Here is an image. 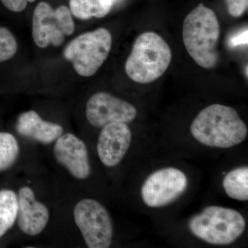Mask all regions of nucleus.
<instances>
[{
	"mask_svg": "<svg viewBox=\"0 0 248 248\" xmlns=\"http://www.w3.org/2000/svg\"><path fill=\"white\" fill-rule=\"evenodd\" d=\"M246 226L244 217L237 210L215 205L204 208L188 222L194 236L216 246L232 244L243 234Z\"/></svg>",
	"mask_w": 248,
	"mask_h": 248,
	"instance_id": "4",
	"label": "nucleus"
},
{
	"mask_svg": "<svg viewBox=\"0 0 248 248\" xmlns=\"http://www.w3.org/2000/svg\"><path fill=\"white\" fill-rule=\"evenodd\" d=\"M16 130L24 138L44 144L56 141L63 132L61 125L42 120L38 113L34 110L22 112L19 116Z\"/></svg>",
	"mask_w": 248,
	"mask_h": 248,
	"instance_id": "13",
	"label": "nucleus"
},
{
	"mask_svg": "<svg viewBox=\"0 0 248 248\" xmlns=\"http://www.w3.org/2000/svg\"><path fill=\"white\" fill-rule=\"evenodd\" d=\"M17 51V42L14 34L6 27H0V63L14 58Z\"/></svg>",
	"mask_w": 248,
	"mask_h": 248,
	"instance_id": "18",
	"label": "nucleus"
},
{
	"mask_svg": "<svg viewBox=\"0 0 248 248\" xmlns=\"http://www.w3.org/2000/svg\"><path fill=\"white\" fill-rule=\"evenodd\" d=\"M54 155L57 161L76 179L84 180L91 174L89 152L82 140L71 133L56 140Z\"/></svg>",
	"mask_w": 248,
	"mask_h": 248,
	"instance_id": "10",
	"label": "nucleus"
},
{
	"mask_svg": "<svg viewBox=\"0 0 248 248\" xmlns=\"http://www.w3.org/2000/svg\"><path fill=\"white\" fill-rule=\"evenodd\" d=\"M183 42L189 55L198 66L213 69L218 64L220 24L216 14L199 4L184 19Z\"/></svg>",
	"mask_w": 248,
	"mask_h": 248,
	"instance_id": "2",
	"label": "nucleus"
},
{
	"mask_svg": "<svg viewBox=\"0 0 248 248\" xmlns=\"http://www.w3.org/2000/svg\"><path fill=\"white\" fill-rule=\"evenodd\" d=\"M228 14L232 17H241L247 11L248 0H225Z\"/></svg>",
	"mask_w": 248,
	"mask_h": 248,
	"instance_id": "19",
	"label": "nucleus"
},
{
	"mask_svg": "<svg viewBox=\"0 0 248 248\" xmlns=\"http://www.w3.org/2000/svg\"><path fill=\"white\" fill-rule=\"evenodd\" d=\"M170 47L161 35L148 31L139 35L125 63L130 79L139 84L154 82L166 73L172 61Z\"/></svg>",
	"mask_w": 248,
	"mask_h": 248,
	"instance_id": "3",
	"label": "nucleus"
},
{
	"mask_svg": "<svg viewBox=\"0 0 248 248\" xmlns=\"http://www.w3.org/2000/svg\"><path fill=\"white\" fill-rule=\"evenodd\" d=\"M18 226L29 236H36L45 230L50 217L48 208L36 200L33 190L28 186L21 187L17 196Z\"/></svg>",
	"mask_w": 248,
	"mask_h": 248,
	"instance_id": "12",
	"label": "nucleus"
},
{
	"mask_svg": "<svg viewBox=\"0 0 248 248\" xmlns=\"http://www.w3.org/2000/svg\"><path fill=\"white\" fill-rule=\"evenodd\" d=\"M190 133L204 146L229 148L244 142L248 130L234 108L215 104L199 112L191 124Z\"/></svg>",
	"mask_w": 248,
	"mask_h": 248,
	"instance_id": "1",
	"label": "nucleus"
},
{
	"mask_svg": "<svg viewBox=\"0 0 248 248\" xmlns=\"http://www.w3.org/2000/svg\"><path fill=\"white\" fill-rule=\"evenodd\" d=\"M75 31V22L70 9L66 6L53 9L48 3L42 1L36 6L32 16V35L41 48L50 45L60 46L66 36Z\"/></svg>",
	"mask_w": 248,
	"mask_h": 248,
	"instance_id": "6",
	"label": "nucleus"
},
{
	"mask_svg": "<svg viewBox=\"0 0 248 248\" xmlns=\"http://www.w3.org/2000/svg\"><path fill=\"white\" fill-rule=\"evenodd\" d=\"M112 45L110 31L99 28L77 36L66 46L63 55L79 76L90 78L97 73L107 60Z\"/></svg>",
	"mask_w": 248,
	"mask_h": 248,
	"instance_id": "5",
	"label": "nucleus"
},
{
	"mask_svg": "<svg viewBox=\"0 0 248 248\" xmlns=\"http://www.w3.org/2000/svg\"><path fill=\"white\" fill-rule=\"evenodd\" d=\"M86 115L91 125L101 128L115 122L130 123L136 119L138 110L133 104L110 93L99 92L88 100Z\"/></svg>",
	"mask_w": 248,
	"mask_h": 248,
	"instance_id": "9",
	"label": "nucleus"
},
{
	"mask_svg": "<svg viewBox=\"0 0 248 248\" xmlns=\"http://www.w3.org/2000/svg\"><path fill=\"white\" fill-rule=\"evenodd\" d=\"M117 0H70L71 14L78 19L103 18L110 12Z\"/></svg>",
	"mask_w": 248,
	"mask_h": 248,
	"instance_id": "14",
	"label": "nucleus"
},
{
	"mask_svg": "<svg viewBox=\"0 0 248 248\" xmlns=\"http://www.w3.org/2000/svg\"><path fill=\"white\" fill-rule=\"evenodd\" d=\"M132 142L130 127L115 122L103 127L98 138L97 150L99 159L107 167H115L126 155Z\"/></svg>",
	"mask_w": 248,
	"mask_h": 248,
	"instance_id": "11",
	"label": "nucleus"
},
{
	"mask_svg": "<svg viewBox=\"0 0 248 248\" xmlns=\"http://www.w3.org/2000/svg\"><path fill=\"white\" fill-rule=\"evenodd\" d=\"M18 201L16 192L0 190V238L14 226L17 218Z\"/></svg>",
	"mask_w": 248,
	"mask_h": 248,
	"instance_id": "16",
	"label": "nucleus"
},
{
	"mask_svg": "<svg viewBox=\"0 0 248 248\" xmlns=\"http://www.w3.org/2000/svg\"><path fill=\"white\" fill-rule=\"evenodd\" d=\"M223 187L227 195L232 200H248V168L241 166L232 170L225 176Z\"/></svg>",
	"mask_w": 248,
	"mask_h": 248,
	"instance_id": "15",
	"label": "nucleus"
},
{
	"mask_svg": "<svg viewBox=\"0 0 248 248\" xmlns=\"http://www.w3.org/2000/svg\"><path fill=\"white\" fill-rule=\"evenodd\" d=\"M73 214L88 247H110L113 226L110 215L102 204L92 199H85L77 203Z\"/></svg>",
	"mask_w": 248,
	"mask_h": 248,
	"instance_id": "7",
	"label": "nucleus"
},
{
	"mask_svg": "<svg viewBox=\"0 0 248 248\" xmlns=\"http://www.w3.org/2000/svg\"><path fill=\"white\" fill-rule=\"evenodd\" d=\"M19 147L12 134L0 132V171L9 169L17 161Z\"/></svg>",
	"mask_w": 248,
	"mask_h": 248,
	"instance_id": "17",
	"label": "nucleus"
},
{
	"mask_svg": "<svg viewBox=\"0 0 248 248\" xmlns=\"http://www.w3.org/2000/svg\"><path fill=\"white\" fill-rule=\"evenodd\" d=\"M187 187L185 173L176 168H165L152 173L142 186L143 203L150 208L169 205L179 198Z\"/></svg>",
	"mask_w": 248,
	"mask_h": 248,
	"instance_id": "8",
	"label": "nucleus"
},
{
	"mask_svg": "<svg viewBox=\"0 0 248 248\" xmlns=\"http://www.w3.org/2000/svg\"><path fill=\"white\" fill-rule=\"evenodd\" d=\"M6 9L15 13L22 12L27 8L28 3H32L36 0H0Z\"/></svg>",
	"mask_w": 248,
	"mask_h": 248,
	"instance_id": "20",
	"label": "nucleus"
}]
</instances>
